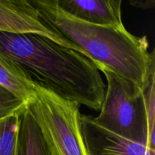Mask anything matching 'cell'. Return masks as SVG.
I'll return each instance as SVG.
<instances>
[{"mask_svg":"<svg viewBox=\"0 0 155 155\" xmlns=\"http://www.w3.org/2000/svg\"><path fill=\"white\" fill-rule=\"evenodd\" d=\"M107 87L100 113L93 121L127 140L146 145L148 133L144 91L127 79L101 68Z\"/></svg>","mask_w":155,"mask_h":155,"instance_id":"cell-3","label":"cell"},{"mask_svg":"<svg viewBox=\"0 0 155 155\" xmlns=\"http://www.w3.org/2000/svg\"><path fill=\"white\" fill-rule=\"evenodd\" d=\"M26 106L24 101L0 85V120L21 113Z\"/></svg>","mask_w":155,"mask_h":155,"instance_id":"cell-12","label":"cell"},{"mask_svg":"<svg viewBox=\"0 0 155 155\" xmlns=\"http://www.w3.org/2000/svg\"><path fill=\"white\" fill-rule=\"evenodd\" d=\"M80 124L87 155H155L146 145L127 140L99 127L92 117L80 114Z\"/></svg>","mask_w":155,"mask_h":155,"instance_id":"cell-6","label":"cell"},{"mask_svg":"<svg viewBox=\"0 0 155 155\" xmlns=\"http://www.w3.org/2000/svg\"><path fill=\"white\" fill-rule=\"evenodd\" d=\"M40 19L59 36L86 53L98 70L105 68L145 91L155 74V54L146 36L132 34L125 26L89 24L62 10L56 0H32Z\"/></svg>","mask_w":155,"mask_h":155,"instance_id":"cell-2","label":"cell"},{"mask_svg":"<svg viewBox=\"0 0 155 155\" xmlns=\"http://www.w3.org/2000/svg\"><path fill=\"white\" fill-rule=\"evenodd\" d=\"M0 85L28 104L36 96L34 84L13 61L0 52Z\"/></svg>","mask_w":155,"mask_h":155,"instance_id":"cell-8","label":"cell"},{"mask_svg":"<svg viewBox=\"0 0 155 155\" xmlns=\"http://www.w3.org/2000/svg\"><path fill=\"white\" fill-rule=\"evenodd\" d=\"M130 4L133 5L134 7L139 8L142 9H148L153 8L154 6V1L152 0H149V1H136V2H131Z\"/></svg>","mask_w":155,"mask_h":155,"instance_id":"cell-13","label":"cell"},{"mask_svg":"<svg viewBox=\"0 0 155 155\" xmlns=\"http://www.w3.org/2000/svg\"><path fill=\"white\" fill-rule=\"evenodd\" d=\"M36 96L27 104L48 155H87L80 124V105L34 85Z\"/></svg>","mask_w":155,"mask_h":155,"instance_id":"cell-4","label":"cell"},{"mask_svg":"<svg viewBox=\"0 0 155 155\" xmlns=\"http://www.w3.org/2000/svg\"><path fill=\"white\" fill-rule=\"evenodd\" d=\"M59 7L79 20L98 26L123 25L121 0H56Z\"/></svg>","mask_w":155,"mask_h":155,"instance_id":"cell-7","label":"cell"},{"mask_svg":"<svg viewBox=\"0 0 155 155\" xmlns=\"http://www.w3.org/2000/svg\"><path fill=\"white\" fill-rule=\"evenodd\" d=\"M0 52L34 85L63 99L98 111L106 86L88 58L37 34L0 32Z\"/></svg>","mask_w":155,"mask_h":155,"instance_id":"cell-1","label":"cell"},{"mask_svg":"<svg viewBox=\"0 0 155 155\" xmlns=\"http://www.w3.org/2000/svg\"><path fill=\"white\" fill-rule=\"evenodd\" d=\"M0 32L40 35L86 57L83 50L64 39L47 27L30 1L0 0Z\"/></svg>","mask_w":155,"mask_h":155,"instance_id":"cell-5","label":"cell"},{"mask_svg":"<svg viewBox=\"0 0 155 155\" xmlns=\"http://www.w3.org/2000/svg\"><path fill=\"white\" fill-rule=\"evenodd\" d=\"M20 114L0 120V155H17Z\"/></svg>","mask_w":155,"mask_h":155,"instance_id":"cell-10","label":"cell"},{"mask_svg":"<svg viewBox=\"0 0 155 155\" xmlns=\"http://www.w3.org/2000/svg\"><path fill=\"white\" fill-rule=\"evenodd\" d=\"M155 74L151 77L149 84L144 91L146 107L148 133V148L155 152L154 123H155Z\"/></svg>","mask_w":155,"mask_h":155,"instance_id":"cell-11","label":"cell"},{"mask_svg":"<svg viewBox=\"0 0 155 155\" xmlns=\"http://www.w3.org/2000/svg\"><path fill=\"white\" fill-rule=\"evenodd\" d=\"M17 155H48L39 127L27 105L20 114Z\"/></svg>","mask_w":155,"mask_h":155,"instance_id":"cell-9","label":"cell"}]
</instances>
